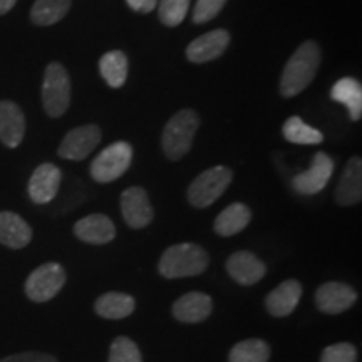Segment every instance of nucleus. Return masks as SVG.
I'll return each mask as SVG.
<instances>
[{"instance_id": "dca6fc26", "label": "nucleus", "mask_w": 362, "mask_h": 362, "mask_svg": "<svg viewBox=\"0 0 362 362\" xmlns=\"http://www.w3.org/2000/svg\"><path fill=\"white\" fill-rule=\"evenodd\" d=\"M25 134V116L13 101H0V143L7 148L21 146Z\"/></svg>"}, {"instance_id": "7c9ffc66", "label": "nucleus", "mask_w": 362, "mask_h": 362, "mask_svg": "<svg viewBox=\"0 0 362 362\" xmlns=\"http://www.w3.org/2000/svg\"><path fill=\"white\" fill-rule=\"evenodd\" d=\"M226 0H197L193 11V22L194 24H206L214 21L216 16L225 7Z\"/></svg>"}, {"instance_id": "a211bd4d", "label": "nucleus", "mask_w": 362, "mask_h": 362, "mask_svg": "<svg viewBox=\"0 0 362 362\" xmlns=\"http://www.w3.org/2000/svg\"><path fill=\"white\" fill-rule=\"evenodd\" d=\"M334 198L341 206H352L362 200V161L359 156H352L347 161Z\"/></svg>"}, {"instance_id": "c756f323", "label": "nucleus", "mask_w": 362, "mask_h": 362, "mask_svg": "<svg viewBox=\"0 0 362 362\" xmlns=\"http://www.w3.org/2000/svg\"><path fill=\"white\" fill-rule=\"evenodd\" d=\"M320 362H357V349L349 342H339L325 347Z\"/></svg>"}, {"instance_id": "412c9836", "label": "nucleus", "mask_w": 362, "mask_h": 362, "mask_svg": "<svg viewBox=\"0 0 362 362\" xmlns=\"http://www.w3.org/2000/svg\"><path fill=\"white\" fill-rule=\"evenodd\" d=\"M250 221V208L243 205V203H232V205L226 206L225 210L216 216L214 228L220 237H233V235L245 230Z\"/></svg>"}, {"instance_id": "9b49d317", "label": "nucleus", "mask_w": 362, "mask_h": 362, "mask_svg": "<svg viewBox=\"0 0 362 362\" xmlns=\"http://www.w3.org/2000/svg\"><path fill=\"white\" fill-rule=\"evenodd\" d=\"M61 181L62 171L52 163H42L30 175L29 185H27L29 198L35 205H47L57 197Z\"/></svg>"}, {"instance_id": "f8f14e48", "label": "nucleus", "mask_w": 362, "mask_h": 362, "mask_svg": "<svg viewBox=\"0 0 362 362\" xmlns=\"http://www.w3.org/2000/svg\"><path fill=\"white\" fill-rule=\"evenodd\" d=\"M230 40H232V35L228 30H210V33L200 35L188 44L187 59L193 64H205V62L215 61V59L223 56V52L228 49Z\"/></svg>"}, {"instance_id": "7ed1b4c3", "label": "nucleus", "mask_w": 362, "mask_h": 362, "mask_svg": "<svg viewBox=\"0 0 362 362\" xmlns=\"http://www.w3.org/2000/svg\"><path fill=\"white\" fill-rule=\"evenodd\" d=\"M200 128V116L194 110H181L171 116L161 136V148L165 156L178 161L192 149L194 134Z\"/></svg>"}, {"instance_id": "5701e85b", "label": "nucleus", "mask_w": 362, "mask_h": 362, "mask_svg": "<svg viewBox=\"0 0 362 362\" xmlns=\"http://www.w3.org/2000/svg\"><path fill=\"white\" fill-rule=\"evenodd\" d=\"M136 300L128 293L107 292L101 296L94 304V310L99 317L107 320H121L133 314Z\"/></svg>"}, {"instance_id": "6ab92c4d", "label": "nucleus", "mask_w": 362, "mask_h": 362, "mask_svg": "<svg viewBox=\"0 0 362 362\" xmlns=\"http://www.w3.org/2000/svg\"><path fill=\"white\" fill-rule=\"evenodd\" d=\"M33 240V228L21 215L13 211H0V245L21 250Z\"/></svg>"}, {"instance_id": "2f4dec72", "label": "nucleus", "mask_w": 362, "mask_h": 362, "mask_svg": "<svg viewBox=\"0 0 362 362\" xmlns=\"http://www.w3.org/2000/svg\"><path fill=\"white\" fill-rule=\"evenodd\" d=\"M0 362H59L56 357L45 352H21V354H12L0 359Z\"/></svg>"}, {"instance_id": "393cba45", "label": "nucleus", "mask_w": 362, "mask_h": 362, "mask_svg": "<svg viewBox=\"0 0 362 362\" xmlns=\"http://www.w3.org/2000/svg\"><path fill=\"white\" fill-rule=\"evenodd\" d=\"M71 6L72 0H35L30 8V21L39 27L54 25L64 19Z\"/></svg>"}, {"instance_id": "c85d7f7f", "label": "nucleus", "mask_w": 362, "mask_h": 362, "mask_svg": "<svg viewBox=\"0 0 362 362\" xmlns=\"http://www.w3.org/2000/svg\"><path fill=\"white\" fill-rule=\"evenodd\" d=\"M107 362H143L141 351L129 337L119 336L111 344L110 361Z\"/></svg>"}, {"instance_id": "b1692460", "label": "nucleus", "mask_w": 362, "mask_h": 362, "mask_svg": "<svg viewBox=\"0 0 362 362\" xmlns=\"http://www.w3.org/2000/svg\"><path fill=\"white\" fill-rule=\"evenodd\" d=\"M99 72L112 89L123 88L128 79L129 62L123 51H110L99 59Z\"/></svg>"}, {"instance_id": "423d86ee", "label": "nucleus", "mask_w": 362, "mask_h": 362, "mask_svg": "<svg viewBox=\"0 0 362 362\" xmlns=\"http://www.w3.org/2000/svg\"><path fill=\"white\" fill-rule=\"evenodd\" d=\"M131 161H133V146L126 141L112 143L90 163V178L98 183H111L129 170Z\"/></svg>"}, {"instance_id": "ddd939ff", "label": "nucleus", "mask_w": 362, "mask_h": 362, "mask_svg": "<svg viewBox=\"0 0 362 362\" xmlns=\"http://www.w3.org/2000/svg\"><path fill=\"white\" fill-rule=\"evenodd\" d=\"M356 300L354 288L342 282H325L315 292V305L324 314H342L349 310Z\"/></svg>"}, {"instance_id": "72a5a7b5", "label": "nucleus", "mask_w": 362, "mask_h": 362, "mask_svg": "<svg viewBox=\"0 0 362 362\" xmlns=\"http://www.w3.org/2000/svg\"><path fill=\"white\" fill-rule=\"evenodd\" d=\"M16 4L17 0H0V16H6L7 12H11Z\"/></svg>"}, {"instance_id": "6e6552de", "label": "nucleus", "mask_w": 362, "mask_h": 362, "mask_svg": "<svg viewBox=\"0 0 362 362\" xmlns=\"http://www.w3.org/2000/svg\"><path fill=\"white\" fill-rule=\"evenodd\" d=\"M103 133L96 124H84L71 129L61 141L57 155L67 161H83L88 158L98 144L101 143Z\"/></svg>"}, {"instance_id": "1a4fd4ad", "label": "nucleus", "mask_w": 362, "mask_h": 362, "mask_svg": "<svg viewBox=\"0 0 362 362\" xmlns=\"http://www.w3.org/2000/svg\"><path fill=\"white\" fill-rule=\"evenodd\" d=\"M334 173V160L327 153L319 151L312 158L310 168L293 176L292 188L300 194H317L327 187L330 176Z\"/></svg>"}, {"instance_id": "bb28decb", "label": "nucleus", "mask_w": 362, "mask_h": 362, "mask_svg": "<svg viewBox=\"0 0 362 362\" xmlns=\"http://www.w3.org/2000/svg\"><path fill=\"white\" fill-rule=\"evenodd\" d=\"M270 346L262 339H247L235 344L230 351L228 362H269Z\"/></svg>"}, {"instance_id": "9d476101", "label": "nucleus", "mask_w": 362, "mask_h": 362, "mask_svg": "<svg viewBox=\"0 0 362 362\" xmlns=\"http://www.w3.org/2000/svg\"><path fill=\"white\" fill-rule=\"evenodd\" d=\"M121 214L129 228L141 230L151 223L155 211H153L146 189L141 187L124 189L121 194Z\"/></svg>"}, {"instance_id": "cd10ccee", "label": "nucleus", "mask_w": 362, "mask_h": 362, "mask_svg": "<svg viewBox=\"0 0 362 362\" xmlns=\"http://www.w3.org/2000/svg\"><path fill=\"white\" fill-rule=\"evenodd\" d=\"M189 4L192 0H160V7H158V16L163 25L176 27L185 21L189 11Z\"/></svg>"}, {"instance_id": "20e7f679", "label": "nucleus", "mask_w": 362, "mask_h": 362, "mask_svg": "<svg viewBox=\"0 0 362 362\" xmlns=\"http://www.w3.org/2000/svg\"><path fill=\"white\" fill-rule=\"evenodd\" d=\"M71 93L69 72L61 62H51L45 67L42 81V106L47 116H64L71 106Z\"/></svg>"}, {"instance_id": "f03ea898", "label": "nucleus", "mask_w": 362, "mask_h": 362, "mask_svg": "<svg viewBox=\"0 0 362 362\" xmlns=\"http://www.w3.org/2000/svg\"><path fill=\"white\" fill-rule=\"evenodd\" d=\"M210 257L206 250L197 243H176L163 252L158 270L161 277L175 280L185 277H194L208 269Z\"/></svg>"}, {"instance_id": "4468645a", "label": "nucleus", "mask_w": 362, "mask_h": 362, "mask_svg": "<svg viewBox=\"0 0 362 362\" xmlns=\"http://www.w3.org/2000/svg\"><path fill=\"white\" fill-rule=\"evenodd\" d=\"M74 235L89 245H106L116 238V226L107 215L93 214L74 223Z\"/></svg>"}, {"instance_id": "39448f33", "label": "nucleus", "mask_w": 362, "mask_h": 362, "mask_svg": "<svg viewBox=\"0 0 362 362\" xmlns=\"http://www.w3.org/2000/svg\"><path fill=\"white\" fill-rule=\"evenodd\" d=\"M233 180V171L226 166L205 170L188 187V202L194 208H206L218 200Z\"/></svg>"}, {"instance_id": "aec40b11", "label": "nucleus", "mask_w": 362, "mask_h": 362, "mask_svg": "<svg viewBox=\"0 0 362 362\" xmlns=\"http://www.w3.org/2000/svg\"><path fill=\"white\" fill-rule=\"evenodd\" d=\"M302 297V285L298 280H285L265 297V307L270 315L287 317L297 309Z\"/></svg>"}, {"instance_id": "0eeeda50", "label": "nucleus", "mask_w": 362, "mask_h": 362, "mask_svg": "<svg viewBox=\"0 0 362 362\" xmlns=\"http://www.w3.org/2000/svg\"><path fill=\"white\" fill-rule=\"evenodd\" d=\"M66 279L67 275L64 267L56 264V262H47V264L37 267L27 277L24 285L25 296L29 300L37 302V304L52 300L62 291Z\"/></svg>"}, {"instance_id": "4be33fe9", "label": "nucleus", "mask_w": 362, "mask_h": 362, "mask_svg": "<svg viewBox=\"0 0 362 362\" xmlns=\"http://www.w3.org/2000/svg\"><path fill=\"white\" fill-rule=\"evenodd\" d=\"M330 98L349 111L351 121H359L362 116V86L354 78H342L330 89Z\"/></svg>"}, {"instance_id": "473e14b6", "label": "nucleus", "mask_w": 362, "mask_h": 362, "mask_svg": "<svg viewBox=\"0 0 362 362\" xmlns=\"http://www.w3.org/2000/svg\"><path fill=\"white\" fill-rule=\"evenodd\" d=\"M131 11L141 12V13H149L155 11L158 6V0H126Z\"/></svg>"}, {"instance_id": "a878e982", "label": "nucleus", "mask_w": 362, "mask_h": 362, "mask_svg": "<svg viewBox=\"0 0 362 362\" xmlns=\"http://www.w3.org/2000/svg\"><path fill=\"white\" fill-rule=\"evenodd\" d=\"M282 133L284 138L293 144H320L324 141V134L298 116H292L285 121Z\"/></svg>"}, {"instance_id": "2eb2a0df", "label": "nucleus", "mask_w": 362, "mask_h": 362, "mask_svg": "<svg viewBox=\"0 0 362 362\" xmlns=\"http://www.w3.org/2000/svg\"><path fill=\"white\" fill-rule=\"evenodd\" d=\"M226 272L240 285H255L265 277L267 267L255 253L242 250L228 257Z\"/></svg>"}, {"instance_id": "f3484780", "label": "nucleus", "mask_w": 362, "mask_h": 362, "mask_svg": "<svg viewBox=\"0 0 362 362\" xmlns=\"http://www.w3.org/2000/svg\"><path fill=\"white\" fill-rule=\"evenodd\" d=\"M214 310L210 296L203 292H188L181 296L173 304V315L176 320L185 324H198L206 320Z\"/></svg>"}, {"instance_id": "f257e3e1", "label": "nucleus", "mask_w": 362, "mask_h": 362, "mask_svg": "<svg viewBox=\"0 0 362 362\" xmlns=\"http://www.w3.org/2000/svg\"><path fill=\"white\" fill-rule=\"evenodd\" d=\"M322 61V51L315 40H305L297 47L280 76L279 90L284 98H293L310 86Z\"/></svg>"}]
</instances>
